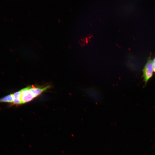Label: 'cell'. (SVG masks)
Returning <instances> with one entry per match:
<instances>
[{"instance_id": "obj_1", "label": "cell", "mask_w": 155, "mask_h": 155, "mask_svg": "<svg viewBox=\"0 0 155 155\" xmlns=\"http://www.w3.org/2000/svg\"><path fill=\"white\" fill-rule=\"evenodd\" d=\"M153 71L152 61L149 58L142 70V77L145 85L152 76Z\"/></svg>"}, {"instance_id": "obj_2", "label": "cell", "mask_w": 155, "mask_h": 155, "mask_svg": "<svg viewBox=\"0 0 155 155\" xmlns=\"http://www.w3.org/2000/svg\"><path fill=\"white\" fill-rule=\"evenodd\" d=\"M84 93L94 100L97 102L101 101V95L99 90L94 87H89L84 88Z\"/></svg>"}, {"instance_id": "obj_3", "label": "cell", "mask_w": 155, "mask_h": 155, "mask_svg": "<svg viewBox=\"0 0 155 155\" xmlns=\"http://www.w3.org/2000/svg\"><path fill=\"white\" fill-rule=\"evenodd\" d=\"M20 91L23 104L31 101L34 98L28 87L21 90Z\"/></svg>"}, {"instance_id": "obj_4", "label": "cell", "mask_w": 155, "mask_h": 155, "mask_svg": "<svg viewBox=\"0 0 155 155\" xmlns=\"http://www.w3.org/2000/svg\"><path fill=\"white\" fill-rule=\"evenodd\" d=\"M49 86L44 87H36L34 85L28 86L29 90L35 98L41 94L43 92L50 88Z\"/></svg>"}, {"instance_id": "obj_5", "label": "cell", "mask_w": 155, "mask_h": 155, "mask_svg": "<svg viewBox=\"0 0 155 155\" xmlns=\"http://www.w3.org/2000/svg\"><path fill=\"white\" fill-rule=\"evenodd\" d=\"M13 103L9 105L10 106H18L22 104L21 98V94L20 90L16 92L13 94Z\"/></svg>"}, {"instance_id": "obj_6", "label": "cell", "mask_w": 155, "mask_h": 155, "mask_svg": "<svg viewBox=\"0 0 155 155\" xmlns=\"http://www.w3.org/2000/svg\"><path fill=\"white\" fill-rule=\"evenodd\" d=\"M13 94H11L0 98V103H7L10 105L13 103Z\"/></svg>"}, {"instance_id": "obj_7", "label": "cell", "mask_w": 155, "mask_h": 155, "mask_svg": "<svg viewBox=\"0 0 155 155\" xmlns=\"http://www.w3.org/2000/svg\"><path fill=\"white\" fill-rule=\"evenodd\" d=\"M154 71L155 72V57L152 61Z\"/></svg>"}]
</instances>
